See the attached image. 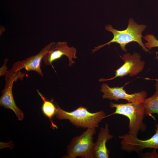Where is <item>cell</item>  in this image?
<instances>
[{
    "instance_id": "6da1fadb",
    "label": "cell",
    "mask_w": 158,
    "mask_h": 158,
    "mask_svg": "<svg viewBox=\"0 0 158 158\" xmlns=\"http://www.w3.org/2000/svg\"><path fill=\"white\" fill-rule=\"evenodd\" d=\"M146 28V26L145 25L137 24L132 18L129 20L127 28L123 30H118L115 29L111 25H107L105 27V29L113 33V38L108 42L95 47L92 50V52L94 53L105 46L109 45L114 42L119 44L122 50L127 52L125 48L126 46L133 42H137L145 52L149 51L142 40V33Z\"/></svg>"
},
{
    "instance_id": "7a4b0ae2",
    "label": "cell",
    "mask_w": 158,
    "mask_h": 158,
    "mask_svg": "<svg viewBox=\"0 0 158 158\" xmlns=\"http://www.w3.org/2000/svg\"><path fill=\"white\" fill-rule=\"evenodd\" d=\"M57 109L56 118L59 120L67 119L72 124L78 128H93L99 127V124L106 117L103 111L95 113L89 111L87 109L80 106L71 112L62 109L56 103Z\"/></svg>"
},
{
    "instance_id": "3957f363",
    "label": "cell",
    "mask_w": 158,
    "mask_h": 158,
    "mask_svg": "<svg viewBox=\"0 0 158 158\" xmlns=\"http://www.w3.org/2000/svg\"><path fill=\"white\" fill-rule=\"evenodd\" d=\"M109 104L111 108H115V110L112 114L106 117L118 114L127 117L129 120L128 134L137 136L140 131L146 130V126L143 122L145 116L144 102L117 104L111 102Z\"/></svg>"
},
{
    "instance_id": "277c9868",
    "label": "cell",
    "mask_w": 158,
    "mask_h": 158,
    "mask_svg": "<svg viewBox=\"0 0 158 158\" xmlns=\"http://www.w3.org/2000/svg\"><path fill=\"white\" fill-rule=\"evenodd\" d=\"M96 128H88L81 135L73 138L68 145L67 155L63 158H94L93 136Z\"/></svg>"
},
{
    "instance_id": "5b68a950",
    "label": "cell",
    "mask_w": 158,
    "mask_h": 158,
    "mask_svg": "<svg viewBox=\"0 0 158 158\" xmlns=\"http://www.w3.org/2000/svg\"><path fill=\"white\" fill-rule=\"evenodd\" d=\"M25 74L20 71L12 72L7 71L4 76L5 78V84L2 91L0 98V105L6 109H10L15 114L19 121H22L24 118L23 111L16 106L14 99L12 88L14 82L18 79L22 80Z\"/></svg>"
},
{
    "instance_id": "8992f818",
    "label": "cell",
    "mask_w": 158,
    "mask_h": 158,
    "mask_svg": "<svg viewBox=\"0 0 158 158\" xmlns=\"http://www.w3.org/2000/svg\"><path fill=\"white\" fill-rule=\"evenodd\" d=\"M121 58L124 63L115 71L114 76L108 79H100L99 80V82L111 80L117 77H122L128 75L130 77L134 76L143 70L145 62L141 60V56L138 53L135 52L133 54L126 53Z\"/></svg>"
},
{
    "instance_id": "52a82bcc",
    "label": "cell",
    "mask_w": 158,
    "mask_h": 158,
    "mask_svg": "<svg viewBox=\"0 0 158 158\" xmlns=\"http://www.w3.org/2000/svg\"><path fill=\"white\" fill-rule=\"evenodd\" d=\"M119 138L121 139V148L128 152H134L139 154L146 148L158 149V131L157 129L155 134L147 140H140L137 136L128 133L119 136Z\"/></svg>"
},
{
    "instance_id": "ba28073f",
    "label": "cell",
    "mask_w": 158,
    "mask_h": 158,
    "mask_svg": "<svg viewBox=\"0 0 158 158\" xmlns=\"http://www.w3.org/2000/svg\"><path fill=\"white\" fill-rule=\"evenodd\" d=\"M124 86L111 87L106 83H103L101 86L100 90V91L103 93L102 98L116 101L123 99L126 100L128 102L133 103L143 102L146 98L147 94L146 92L142 91L129 94L123 89Z\"/></svg>"
},
{
    "instance_id": "9c48e42d",
    "label": "cell",
    "mask_w": 158,
    "mask_h": 158,
    "mask_svg": "<svg viewBox=\"0 0 158 158\" xmlns=\"http://www.w3.org/2000/svg\"><path fill=\"white\" fill-rule=\"evenodd\" d=\"M56 43L51 42L47 44L36 55L32 56L22 61H18L15 63L10 72H15L25 68L28 71H34L43 77V74L40 65L43 57L54 46Z\"/></svg>"
},
{
    "instance_id": "30bf717a",
    "label": "cell",
    "mask_w": 158,
    "mask_h": 158,
    "mask_svg": "<svg viewBox=\"0 0 158 158\" xmlns=\"http://www.w3.org/2000/svg\"><path fill=\"white\" fill-rule=\"evenodd\" d=\"M76 49L68 45L66 42H59L56 43L54 47L47 52L43 59L44 63L47 65H51L54 61L61 58L63 56H66L68 58L69 66H72L75 62L72 59L77 58L76 54Z\"/></svg>"
},
{
    "instance_id": "8fae6325",
    "label": "cell",
    "mask_w": 158,
    "mask_h": 158,
    "mask_svg": "<svg viewBox=\"0 0 158 158\" xmlns=\"http://www.w3.org/2000/svg\"><path fill=\"white\" fill-rule=\"evenodd\" d=\"M113 135L109 133L108 124L101 128L94 149V158H109L110 151L106 146V143L111 139Z\"/></svg>"
},
{
    "instance_id": "7c38bea8",
    "label": "cell",
    "mask_w": 158,
    "mask_h": 158,
    "mask_svg": "<svg viewBox=\"0 0 158 158\" xmlns=\"http://www.w3.org/2000/svg\"><path fill=\"white\" fill-rule=\"evenodd\" d=\"M156 80L155 93L150 97L146 98L144 101L145 116L148 115L154 119V118L152 114H158V80Z\"/></svg>"
},
{
    "instance_id": "4fadbf2b",
    "label": "cell",
    "mask_w": 158,
    "mask_h": 158,
    "mask_svg": "<svg viewBox=\"0 0 158 158\" xmlns=\"http://www.w3.org/2000/svg\"><path fill=\"white\" fill-rule=\"evenodd\" d=\"M37 93L43 101L42 109L44 115L50 120L51 124V127L53 129H57V126L55 124L52 120V118L55 114L57 108L53 103L47 100L46 98L37 90Z\"/></svg>"
},
{
    "instance_id": "5bb4252c",
    "label": "cell",
    "mask_w": 158,
    "mask_h": 158,
    "mask_svg": "<svg viewBox=\"0 0 158 158\" xmlns=\"http://www.w3.org/2000/svg\"><path fill=\"white\" fill-rule=\"evenodd\" d=\"M147 41L145 44V47L149 49L154 47H158V40L154 35H146L144 37Z\"/></svg>"
},
{
    "instance_id": "9a60e30c",
    "label": "cell",
    "mask_w": 158,
    "mask_h": 158,
    "mask_svg": "<svg viewBox=\"0 0 158 158\" xmlns=\"http://www.w3.org/2000/svg\"><path fill=\"white\" fill-rule=\"evenodd\" d=\"M8 60L7 59L4 60V62L3 66L0 68V76L4 75L5 73L7 71L6 64Z\"/></svg>"
},
{
    "instance_id": "2e32d148",
    "label": "cell",
    "mask_w": 158,
    "mask_h": 158,
    "mask_svg": "<svg viewBox=\"0 0 158 158\" xmlns=\"http://www.w3.org/2000/svg\"><path fill=\"white\" fill-rule=\"evenodd\" d=\"M156 149H154V150L152 153L147 152L146 153H144L143 155V157H158V154L155 151Z\"/></svg>"
},
{
    "instance_id": "e0dca14e",
    "label": "cell",
    "mask_w": 158,
    "mask_h": 158,
    "mask_svg": "<svg viewBox=\"0 0 158 158\" xmlns=\"http://www.w3.org/2000/svg\"><path fill=\"white\" fill-rule=\"evenodd\" d=\"M156 129L158 130V125L157 124H156Z\"/></svg>"
},
{
    "instance_id": "ac0fdd59",
    "label": "cell",
    "mask_w": 158,
    "mask_h": 158,
    "mask_svg": "<svg viewBox=\"0 0 158 158\" xmlns=\"http://www.w3.org/2000/svg\"><path fill=\"white\" fill-rule=\"evenodd\" d=\"M157 59H158V56H157Z\"/></svg>"
}]
</instances>
